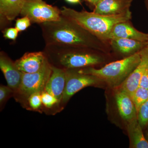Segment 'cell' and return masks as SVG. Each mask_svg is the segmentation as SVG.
Segmentation results:
<instances>
[{"mask_svg": "<svg viewBox=\"0 0 148 148\" xmlns=\"http://www.w3.org/2000/svg\"><path fill=\"white\" fill-rule=\"evenodd\" d=\"M138 120L143 129L148 124V99L139 109L138 112Z\"/></svg>", "mask_w": 148, "mask_h": 148, "instance_id": "22", "label": "cell"}, {"mask_svg": "<svg viewBox=\"0 0 148 148\" xmlns=\"http://www.w3.org/2000/svg\"><path fill=\"white\" fill-rule=\"evenodd\" d=\"M14 92L8 86H0V110L2 111L10 98L14 97Z\"/></svg>", "mask_w": 148, "mask_h": 148, "instance_id": "21", "label": "cell"}, {"mask_svg": "<svg viewBox=\"0 0 148 148\" xmlns=\"http://www.w3.org/2000/svg\"><path fill=\"white\" fill-rule=\"evenodd\" d=\"M40 24L46 45L91 49L105 53L106 43L70 18L61 15L57 21Z\"/></svg>", "mask_w": 148, "mask_h": 148, "instance_id": "1", "label": "cell"}, {"mask_svg": "<svg viewBox=\"0 0 148 148\" xmlns=\"http://www.w3.org/2000/svg\"><path fill=\"white\" fill-rule=\"evenodd\" d=\"M0 68L8 86L15 93L21 84L22 73L17 69L14 62L3 51H1L0 53Z\"/></svg>", "mask_w": 148, "mask_h": 148, "instance_id": "9", "label": "cell"}, {"mask_svg": "<svg viewBox=\"0 0 148 148\" xmlns=\"http://www.w3.org/2000/svg\"><path fill=\"white\" fill-rule=\"evenodd\" d=\"M26 0H0L1 18L12 21L21 14Z\"/></svg>", "mask_w": 148, "mask_h": 148, "instance_id": "17", "label": "cell"}, {"mask_svg": "<svg viewBox=\"0 0 148 148\" xmlns=\"http://www.w3.org/2000/svg\"><path fill=\"white\" fill-rule=\"evenodd\" d=\"M68 3L72 4H77L80 3V0H65Z\"/></svg>", "mask_w": 148, "mask_h": 148, "instance_id": "28", "label": "cell"}, {"mask_svg": "<svg viewBox=\"0 0 148 148\" xmlns=\"http://www.w3.org/2000/svg\"><path fill=\"white\" fill-rule=\"evenodd\" d=\"M139 86L148 89V67L141 78Z\"/></svg>", "mask_w": 148, "mask_h": 148, "instance_id": "25", "label": "cell"}, {"mask_svg": "<svg viewBox=\"0 0 148 148\" xmlns=\"http://www.w3.org/2000/svg\"><path fill=\"white\" fill-rule=\"evenodd\" d=\"M52 72V66L47 61L42 69L33 73H22L19 88L14 98L24 108H26L29 96L35 92H42Z\"/></svg>", "mask_w": 148, "mask_h": 148, "instance_id": "6", "label": "cell"}, {"mask_svg": "<svg viewBox=\"0 0 148 148\" xmlns=\"http://www.w3.org/2000/svg\"><path fill=\"white\" fill-rule=\"evenodd\" d=\"M21 14L40 24L57 21L61 17V10L42 0H26Z\"/></svg>", "mask_w": 148, "mask_h": 148, "instance_id": "8", "label": "cell"}, {"mask_svg": "<svg viewBox=\"0 0 148 148\" xmlns=\"http://www.w3.org/2000/svg\"><path fill=\"white\" fill-rule=\"evenodd\" d=\"M141 51L125 58L106 64L100 68L88 67L76 69L82 73L95 76L107 87H119L127 79L141 61Z\"/></svg>", "mask_w": 148, "mask_h": 148, "instance_id": "4", "label": "cell"}, {"mask_svg": "<svg viewBox=\"0 0 148 148\" xmlns=\"http://www.w3.org/2000/svg\"><path fill=\"white\" fill-rule=\"evenodd\" d=\"M114 38H124L148 42V34L138 31L128 21L120 22L114 26L109 34L108 41Z\"/></svg>", "mask_w": 148, "mask_h": 148, "instance_id": "14", "label": "cell"}, {"mask_svg": "<svg viewBox=\"0 0 148 148\" xmlns=\"http://www.w3.org/2000/svg\"><path fill=\"white\" fill-rule=\"evenodd\" d=\"M66 70L52 66V72L45 90L53 95L61 103L66 87Z\"/></svg>", "mask_w": 148, "mask_h": 148, "instance_id": "13", "label": "cell"}, {"mask_svg": "<svg viewBox=\"0 0 148 148\" xmlns=\"http://www.w3.org/2000/svg\"><path fill=\"white\" fill-rule=\"evenodd\" d=\"M66 71V87L60 103L63 109L75 94L85 88L88 86L107 88L106 84L95 76L79 73L76 69Z\"/></svg>", "mask_w": 148, "mask_h": 148, "instance_id": "7", "label": "cell"}, {"mask_svg": "<svg viewBox=\"0 0 148 148\" xmlns=\"http://www.w3.org/2000/svg\"><path fill=\"white\" fill-rule=\"evenodd\" d=\"M47 61L43 51L27 52L14 62L20 71L26 73H33L42 69Z\"/></svg>", "mask_w": 148, "mask_h": 148, "instance_id": "11", "label": "cell"}, {"mask_svg": "<svg viewBox=\"0 0 148 148\" xmlns=\"http://www.w3.org/2000/svg\"><path fill=\"white\" fill-rule=\"evenodd\" d=\"M61 15L71 19L104 42L108 41L111 30L115 24L130 21L132 13L130 11L115 15H104L86 11H77L63 7Z\"/></svg>", "mask_w": 148, "mask_h": 148, "instance_id": "3", "label": "cell"}, {"mask_svg": "<svg viewBox=\"0 0 148 148\" xmlns=\"http://www.w3.org/2000/svg\"><path fill=\"white\" fill-rule=\"evenodd\" d=\"M31 25V20L30 18L27 16H24L16 20L15 28L18 32H23L30 27Z\"/></svg>", "mask_w": 148, "mask_h": 148, "instance_id": "23", "label": "cell"}, {"mask_svg": "<svg viewBox=\"0 0 148 148\" xmlns=\"http://www.w3.org/2000/svg\"><path fill=\"white\" fill-rule=\"evenodd\" d=\"M143 129L145 137L148 141V124Z\"/></svg>", "mask_w": 148, "mask_h": 148, "instance_id": "27", "label": "cell"}, {"mask_svg": "<svg viewBox=\"0 0 148 148\" xmlns=\"http://www.w3.org/2000/svg\"><path fill=\"white\" fill-rule=\"evenodd\" d=\"M144 2H145L146 8L148 12V0H144Z\"/></svg>", "mask_w": 148, "mask_h": 148, "instance_id": "29", "label": "cell"}, {"mask_svg": "<svg viewBox=\"0 0 148 148\" xmlns=\"http://www.w3.org/2000/svg\"><path fill=\"white\" fill-rule=\"evenodd\" d=\"M131 97L138 113L140 107L148 99V89L139 86Z\"/></svg>", "mask_w": 148, "mask_h": 148, "instance_id": "20", "label": "cell"}, {"mask_svg": "<svg viewBox=\"0 0 148 148\" xmlns=\"http://www.w3.org/2000/svg\"><path fill=\"white\" fill-rule=\"evenodd\" d=\"M134 0H101L96 5L93 12L104 15H115L130 11Z\"/></svg>", "mask_w": 148, "mask_h": 148, "instance_id": "12", "label": "cell"}, {"mask_svg": "<svg viewBox=\"0 0 148 148\" xmlns=\"http://www.w3.org/2000/svg\"><path fill=\"white\" fill-rule=\"evenodd\" d=\"M125 130L129 138L130 148H148V141L138 119L129 123Z\"/></svg>", "mask_w": 148, "mask_h": 148, "instance_id": "16", "label": "cell"}, {"mask_svg": "<svg viewBox=\"0 0 148 148\" xmlns=\"http://www.w3.org/2000/svg\"><path fill=\"white\" fill-rule=\"evenodd\" d=\"M106 112L113 123L125 130L129 123L138 119L137 110L130 95L120 86L106 88Z\"/></svg>", "mask_w": 148, "mask_h": 148, "instance_id": "5", "label": "cell"}, {"mask_svg": "<svg viewBox=\"0 0 148 148\" xmlns=\"http://www.w3.org/2000/svg\"><path fill=\"white\" fill-rule=\"evenodd\" d=\"M41 92H35L30 95L27 100V105L25 109L28 110L33 111L42 113L43 107Z\"/></svg>", "mask_w": 148, "mask_h": 148, "instance_id": "19", "label": "cell"}, {"mask_svg": "<svg viewBox=\"0 0 148 148\" xmlns=\"http://www.w3.org/2000/svg\"><path fill=\"white\" fill-rule=\"evenodd\" d=\"M43 112L47 114H55L63 110L60 102L55 97L45 90L41 92Z\"/></svg>", "mask_w": 148, "mask_h": 148, "instance_id": "18", "label": "cell"}, {"mask_svg": "<svg viewBox=\"0 0 148 148\" xmlns=\"http://www.w3.org/2000/svg\"><path fill=\"white\" fill-rule=\"evenodd\" d=\"M43 52L51 66L65 70L94 67L106 61L101 51L86 48L46 45Z\"/></svg>", "mask_w": 148, "mask_h": 148, "instance_id": "2", "label": "cell"}, {"mask_svg": "<svg viewBox=\"0 0 148 148\" xmlns=\"http://www.w3.org/2000/svg\"><path fill=\"white\" fill-rule=\"evenodd\" d=\"M18 31L16 28H10L6 29L3 36L5 38L15 40L18 35Z\"/></svg>", "mask_w": 148, "mask_h": 148, "instance_id": "24", "label": "cell"}, {"mask_svg": "<svg viewBox=\"0 0 148 148\" xmlns=\"http://www.w3.org/2000/svg\"><path fill=\"white\" fill-rule=\"evenodd\" d=\"M109 41L114 50L127 56L139 52L148 46V42L124 38H114Z\"/></svg>", "mask_w": 148, "mask_h": 148, "instance_id": "15", "label": "cell"}, {"mask_svg": "<svg viewBox=\"0 0 148 148\" xmlns=\"http://www.w3.org/2000/svg\"><path fill=\"white\" fill-rule=\"evenodd\" d=\"M141 61L120 87L130 97L140 86L141 78L148 67V46L141 51Z\"/></svg>", "mask_w": 148, "mask_h": 148, "instance_id": "10", "label": "cell"}, {"mask_svg": "<svg viewBox=\"0 0 148 148\" xmlns=\"http://www.w3.org/2000/svg\"><path fill=\"white\" fill-rule=\"evenodd\" d=\"M85 1L88 3L92 6L94 8L96 5L101 0H85Z\"/></svg>", "mask_w": 148, "mask_h": 148, "instance_id": "26", "label": "cell"}]
</instances>
